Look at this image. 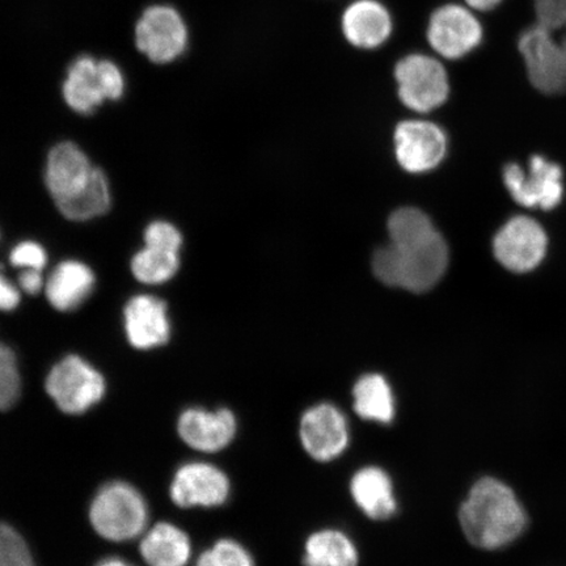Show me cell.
I'll return each mask as SVG.
<instances>
[{
    "label": "cell",
    "instance_id": "1f68e13d",
    "mask_svg": "<svg viewBox=\"0 0 566 566\" xmlns=\"http://www.w3.org/2000/svg\"><path fill=\"white\" fill-rule=\"evenodd\" d=\"M20 302V287L7 279L3 272H0V311L11 313L19 307Z\"/></svg>",
    "mask_w": 566,
    "mask_h": 566
},
{
    "label": "cell",
    "instance_id": "52a82bcc",
    "mask_svg": "<svg viewBox=\"0 0 566 566\" xmlns=\"http://www.w3.org/2000/svg\"><path fill=\"white\" fill-rule=\"evenodd\" d=\"M189 31L181 13L167 4L147 7L136 25V45L158 65H167L187 52Z\"/></svg>",
    "mask_w": 566,
    "mask_h": 566
},
{
    "label": "cell",
    "instance_id": "ba28073f",
    "mask_svg": "<svg viewBox=\"0 0 566 566\" xmlns=\"http://www.w3.org/2000/svg\"><path fill=\"white\" fill-rule=\"evenodd\" d=\"M563 169L554 161L534 155L528 167L516 163L504 168V182L513 200L523 208L552 210L564 196Z\"/></svg>",
    "mask_w": 566,
    "mask_h": 566
},
{
    "label": "cell",
    "instance_id": "836d02e7",
    "mask_svg": "<svg viewBox=\"0 0 566 566\" xmlns=\"http://www.w3.org/2000/svg\"><path fill=\"white\" fill-rule=\"evenodd\" d=\"M464 2L473 11H491L495 9L502 0H464Z\"/></svg>",
    "mask_w": 566,
    "mask_h": 566
},
{
    "label": "cell",
    "instance_id": "e0dca14e",
    "mask_svg": "<svg viewBox=\"0 0 566 566\" xmlns=\"http://www.w3.org/2000/svg\"><path fill=\"white\" fill-rule=\"evenodd\" d=\"M179 434L190 448L202 452L221 451L235 438L237 417L228 408H189L180 415Z\"/></svg>",
    "mask_w": 566,
    "mask_h": 566
},
{
    "label": "cell",
    "instance_id": "4dcf8cb0",
    "mask_svg": "<svg viewBox=\"0 0 566 566\" xmlns=\"http://www.w3.org/2000/svg\"><path fill=\"white\" fill-rule=\"evenodd\" d=\"M10 261L13 266L23 269V271L24 269L42 271L48 264V253L41 244L27 240L13 248Z\"/></svg>",
    "mask_w": 566,
    "mask_h": 566
},
{
    "label": "cell",
    "instance_id": "603a6c76",
    "mask_svg": "<svg viewBox=\"0 0 566 566\" xmlns=\"http://www.w3.org/2000/svg\"><path fill=\"white\" fill-rule=\"evenodd\" d=\"M356 544L343 531H316L304 546V566H358Z\"/></svg>",
    "mask_w": 566,
    "mask_h": 566
},
{
    "label": "cell",
    "instance_id": "d6a6232c",
    "mask_svg": "<svg viewBox=\"0 0 566 566\" xmlns=\"http://www.w3.org/2000/svg\"><path fill=\"white\" fill-rule=\"evenodd\" d=\"M44 275L41 271H34V269H24L19 275V287L24 293L30 295H38L42 289H45Z\"/></svg>",
    "mask_w": 566,
    "mask_h": 566
},
{
    "label": "cell",
    "instance_id": "8992f818",
    "mask_svg": "<svg viewBox=\"0 0 566 566\" xmlns=\"http://www.w3.org/2000/svg\"><path fill=\"white\" fill-rule=\"evenodd\" d=\"M46 391L63 413L82 415L104 398L105 380L80 356H67L52 367Z\"/></svg>",
    "mask_w": 566,
    "mask_h": 566
},
{
    "label": "cell",
    "instance_id": "5b68a950",
    "mask_svg": "<svg viewBox=\"0 0 566 566\" xmlns=\"http://www.w3.org/2000/svg\"><path fill=\"white\" fill-rule=\"evenodd\" d=\"M402 104L417 113H429L448 101L450 80L448 70L436 56L422 53L406 55L394 71Z\"/></svg>",
    "mask_w": 566,
    "mask_h": 566
},
{
    "label": "cell",
    "instance_id": "3957f363",
    "mask_svg": "<svg viewBox=\"0 0 566 566\" xmlns=\"http://www.w3.org/2000/svg\"><path fill=\"white\" fill-rule=\"evenodd\" d=\"M123 70L115 62L81 55L67 69L62 94L80 115H92L104 102H117L125 94Z\"/></svg>",
    "mask_w": 566,
    "mask_h": 566
},
{
    "label": "cell",
    "instance_id": "8fae6325",
    "mask_svg": "<svg viewBox=\"0 0 566 566\" xmlns=\"http://www.w3.org/2000/svg\"><path fill=\"white\" fill-rule=\"evenodd\" d=\"M547 248L546 231L526 216L509 219L493 239L495 259L513 273L534 271L546 258Z\"/></svg>",
    "mask_w": 566,
    "mask_h": 566
},
{
    "label": "cell",
    "instance_id": "6da1fadb",
    "mask_svg": "<svg viewBox=\"0 0 566 566\" xmlns=\"http://www.w3.org/2000/svg\"><path fill=\"white\" fill-rule=\"evenodd\" d=\"M389 243L374 254L373 269L388 286L424 293L441 281L449 247L430 218L419 209H399L389 217Z\"/></svg>",
    "mask_w": 566,
    "mask_h": 566
},
{
    "label": "cell",
    "instance_id": "4316f807",
    "mask_svg": "<svg viewBox=\"0 0 566 566\" xmlns=\"http://www.w3.org/2000/svg\"><path fill=\"white\" fill-rule=\"evenodd\" d=\"M197 566H254L253 557L242 544L218 541L198 558Z\"/></svg>",
    "mask_w": 566,
    "mask_h": 566
},
{
    "label": "cell",
    "instance_id": "ffe728a7",
    "mask_svg": "<svg viewBox=\"0 0 566 566\" xmlns=\"http://www.w3.org/2000/svg\"><path fill=\"white\" fill-rule=\"evenodd\" d=\"M350 494L360 512L373 521H387L398 512L392 480L380 467H364L354 473Z\"/></svg>",
    "mask_w": 566,
    "mask_h": 566
},
{
    "label": "cell",
    "instance_id": "f1b7e54d",
    "mask_svg": "<svg viewBox=\"0 0 566 566\" xmlns=\"http://www.w3.org/2000/svg\"><path fill=\"white\" fill-rule=\"evenodd\" d=\"M537 24L566 46V0H535Z\"/></svg>",
    "mask_w": 566,
    "mask_h": 566
},
{
    "label": "cell",
    "instance_id": "83f0119b",
    "mask_svg": "<svg viewBox=\"0 0 566 566\" xmlns=\"http://www.w3.org/2000/svg\"><path fill=\"white\" fill-rule=\"evenodd\" d=\"M0 566H35L23 536L6 523H0Z\"/></svg>",
    "mask_w": 566,
    "mask_h": 566
},
{
    "label": "cell",
    "instance_id": "d4e9b609",
    "mask_svg": "<svg viewBox=\"0 0 566 566\" xmlns=\"http://www.w3.org/2000/svg\"><path fill=\"white\" fill-rule=\"evenodd\" d=\"M132 273L145 285H161L171 281L180 269V253L157 250L146 247L140 250L130 263Z\"/></svg>",
    "mask_w": 566,
    "mask_h": 566
},
{
    "label": "cell",
    "instance_id": "cb8c5ba5",
    "mask_svg": "<svg viewBox=\"0 0 566 566\" xmlns=\"http://www.w3.org/2000/svg\"><path fill=\"white\" fill-rule=\"evenodd\" d=\"M111 203L108 177L103 169L96 167L86 188L69 200L55 205L61 214L70 221L86 222L104 216L111 209Z\"/></svg>",
    "mask_w": 566,
    "mask_h": 566
},
{
    "label": "cell",
    "instance_id": "44dd1931",
    "mask_svg": "<svg viewBox=\"0 0 566 566\" xmlns=\"http://www.w3.org/2000/svg\"><path fill=\"white\" fill-rule=\"evenodd\" d=\"M140 554L148 566H186L192 555V546L179 527L159 523L142 539Z\"/></svg>",
    "mask_w": 566,
    "mask_h": 566
},
{
    "label": "cell",
    "instance_id": "f546056e",
    "mask_svg": "<svg viewBox=\"0 0 566 566\" xmlns=\"http://www.w3.org/2000/svg\"><path fill=\"white\" fill-rule=\"evenodd\" d=\"M146 247L157 250L180 253L182 237L179 229L166 221H155L147 226L144 233Z\"/></svg>",
    "mask_w": 566,
    "mask_h": 566
},
{
    "label": "cell",
    "instance_id": "7c38bea8",
    "mask_svg": "<svg viewBox=\"0 0 566 566\" xmlns=\"http://www.w3.org/2000/svg\"><path fill=\"white\" fill-rule=\"evenodd\" d=\"M300 440L304 451L316 462L328 463L342 457L350 442L348 419L331 402H321L303 413Z\"/></svg>",
    "mask_w": 566,
    "mask_h": 566
},
{
    "label": "cell",
    "instance_id": "5bb4252c",
    "mask_svg": "<svg viewBox=\"0 0 566 566\" xmlns=\"http://www.w3.org/2000/svg\"><path fill=\"white\" fill-rule=\"evenodd\" d=\"M230 480L216 465L187 463L177 470L171 484V499L180 507H217L230 495Z\"/></svg>",
    "mask_w": 566,
    "mask_h": 566
},
{
    "label": "cell",
    "instance_id": "277c9868",
    "mask_svg": "<svg viewBox=\"0 0 566 566\" xmlns=\"http://www.w3.org/2000/svg\"><path fill=\"white\" fill-rule=\"evenodd\" d=\"M90 521L96 533L111 542L136 539L144 533L148 511L136 488L124 481L105 484L90 507Z\"/></svg>",
    "mask_w": 566,
    "mask_h": 566
},
{
    "label": "cell",
    "instance_id": "7402d4cb",
    "mask_svg": "<svg viewBox=\"0 0 566 566\" xmlns=\"http://www.w3.org/2000/svg\"><path fill=\"white\" fill-rule=\"evenodd\" d=\"M353 409L365 421L389 424L395 420V395L384 375L366 374L356 381Z\"/></svg>",
    "mask_w": 566,
    "mask_h": 566
},
{
    "label": "cell",
    "instance_id": "7a4b0ae2",
    "mask_svg": "<svg viewBox=\"0 0 566 566\" xmlns=\"http://www.w3.org/2000/svg\"><path fill=\"white\" fill-rule=\"evenodd\" d=\"M460 527L473 547L499 551L525 534L528 516L512 486L486 476L472 485L459 511Z\"/></svg>",
    "mask_w": 566,
    "mask_h": 566
},
{
    "label": "cell",
    "instance_id": "30bf717a",
    "mask_svg": "<svg viewBox=\"0 0 566 566\" xmlns=\"http://www.w3.org/2000/svg\"><path fill=\"white\" fill-rule=\"evenodd\" d=\"M531 84L547 95L566 91V48L539 24L523 31L518 41Z\"/></svg>",
    "mask_w": 566,
    "mask_h": 566
},
{
    "label": "cell",
    "instance_id": "4fadbf2b",
    "mask_svg": "<svg viewBox=\"0 0 566 566\" xmlns=\"http://www.w3.org/2000/svg\"><path fill=\"white\" fill-rule=\"evenodd\" d=\"M395 151L406 171L423 174L441 165L448 153V138L440 126L410 119L396 127Z\"/></svg>",
    "mask_w": 566,
    "mask_h": 566
},
{
    "label": "cell",
    "instance_id": "ac0fdd59",
    "mask_svg": "<svg viewBox=\"0 0 566 566\" xmlns=\"http://www.w3.org/2000/svg\"><path fill=\"white\" fill-rule=\"evenodd\" d=\"M394 21L379 0H356L346 7L342 32L346 41L360 51H375L391 38Z\"/></svg>",
    "mask_w": 566,
    "mask_h": 566
},
{
    "label": "cell",
    "instance_id": "9a60e30c",
    "mask_svg": "<svg viewBox=\"0 0 566 566\" xmlns=\"http://www.w3.org/2000/svg\"><path fill=\"white\" fill-rule=\"evenodd\" d=\"M124 327L133 348L150 350L171 337V321L165 301L154 295H136L124 308Z\"/></svg>",
    "mask_w": 566,
    "mask_h": 566
},
{
    "label": "cell",
    "instance_id": "9c48e42d",
    "mask_svg": "<svg viewBox=\"0 0 566 566\" xmlns=\"http://www.w3.org/2000/svg\"><path fill=\"white\" fill-rule=\"evenodd\" d=\"M484 38L483 25L469 6L450 3L431 13L427 39L433 52L448 61L471 54Z\"/></svg>",
    "mask_w": 566,
    "mask_h": 566
},
{
    "label": "cell",
    "instance_id": "e575fe53",
    "mask_svg": "<svg viewBox=\"0 0 566 566\" xmlns=\"http://www.w3.org/2000/svg\"><path fill=\"white\" fill-rule=\"evenodd\" d=\"M97 566H133V565L127 564L126 562L122 560V558L109 557V558H105V560H103Z\"/></svg>",
    "mask_w": 566,
    "mask_h": 566
},
{
    "label": "cell",
    "instance_id": "2e32d148",
    "mask_svg": "<svg viewBox=\"0 0 566 566\" xmlns=\"http://www.w3.org/2000/svg\"><path fill=\"white\" fill-rule=\"evenodd\" d=\"M95 166L73 142H61L48 155L45 186L55 203L66 201L87 187Z\"/></svg>",
    "mask_w": 566,
    "mask_h": 566
},
{
    "label": "cell",
    "instance_id": "d6986e66",
    "mask_svg": "<svg viewBox=\"0 0 566 566\" xmlns=\"http://www.w3.org/2000/svg\"><path fill=\"white\" fill-rule=\"evenodd\" d=\"M96 283L92 269L77 260L62 261L45 282V294L51 306L61 313H70L81 307Z\"/></svg>",
    "mask_w": 566,
    "mask_h": 566
},
{
    "label": "cell",
    "instance_id": "484cf974",
    "mask_svg": "<svg viewBox=\"0 0 566 566\" xmlns=\"http://www.w3.org/2000/svg\"><path fill=\"white\" fill-rule=\"evenodd\" d=\"M21 392V378L15 353L0 343V410L17 405Z\"/></svg>",
    "mask_w": 566,
    "mask_h": 566
}]
</instances>
